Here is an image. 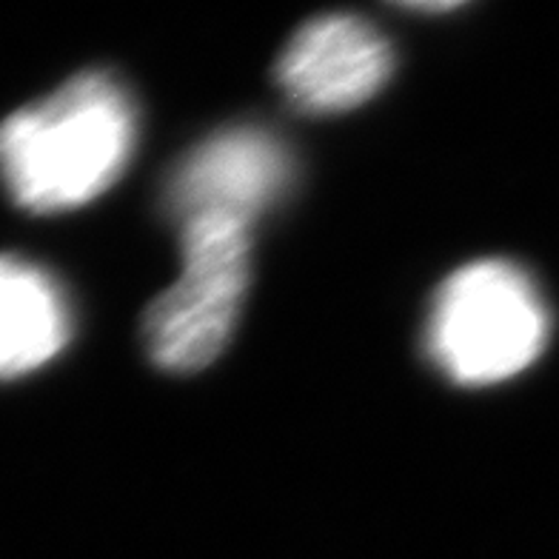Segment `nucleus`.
Here are the masks:
<instances>
[{
  "label": "nucleus",
  "instance_id": "20e7f679",
  "mask_svg": "<svg viewBox=\"0 0 559 559\" xmlns=\"http://www.w3.org/2000/svg\"><path fill=\"white\" fill-rule=\"evenodd\" d=\"M292 186V155L274 134L240 126L203 140L180 160L166 186L177 223L221 214L254 223Z\"/></svg>",
  "mask_w": 559,
  "mask_h": 559
},
{
  "label": "nucleus",
  "instance_id": "f03ea898",
  "mask_svg": "<svg viewBox=\"0 0 559 559\" xmlns=\"http://www.w3.org/2000/svg\"><path fill=\"white\" fill-rule=\"evenodd\" d=\"M548 309L534 280L508 260H477L437 288L426 352L437 371L465 389L523 374L548 343Z\"/></svg>",
  "mask_w": 559,
  "mask_h": 559
},
{
  "label": "nucleus",
  "instance_id": "39448f33",
  "mask_svg": "<svg viewBox=\"0 0 559 559\" xmlns=\"http://www.w3.org/2000/svg\"><path fill=\"white\" fill-rule=\"evenodd\" d=\"M394 72V55L362 17L323 15L297 32L277 60L283 95L311 115H340L368 104Z\"/></svg>",
  "mask_w": 559,
  "mask_h": 559
},
{
  "label": "nucleus",
  "instance_id": "f257e3e1",
  "mask_svg": "<svg viewBox=\"0 0 559 559\" xmlns=\"http://www.w3.org/2000/svg\"><path fill=\"white\" fill-rule=\"evenodd\" d=\"M134 143L138 109L123 83L83 72L0 123V180L26 212H69L118 183Z\"/></svg>",
  "mask_w": 559,
  "mask_h": 559
},
{
  "label": "nucleus",
  "instance_id": "7ed1b4c3",
  "mask_svg": "<svg viewBox=\"0 0 559 559\" xmlns=\"http://www.w3.org/2000/svg\"><path fill=\"white\" fill-rule=\"evenodd\" d=\"M183 274L143 314V343L157 368L192 374L226 348L251 280V226L206 214L180 223Z\"/></svg>",
  "mask_w": 559,
  "mask_h": 559
},
{
  "label": "nucleus",
  "instance_id": "423d86ee",
  "mask_svg": "<svg viewBox=\"0 0 559 559\" xmlns=\"http://www.w3.org/2000/svg\"><path fill=\"white\" fill-rule=\"evenodd\" d=\"M72 337V314L58 280L21 258H0V380L52 362Z\"/></svg>",
  "mask_w": 559,
  "mask_h": 559
}]
</instances>
